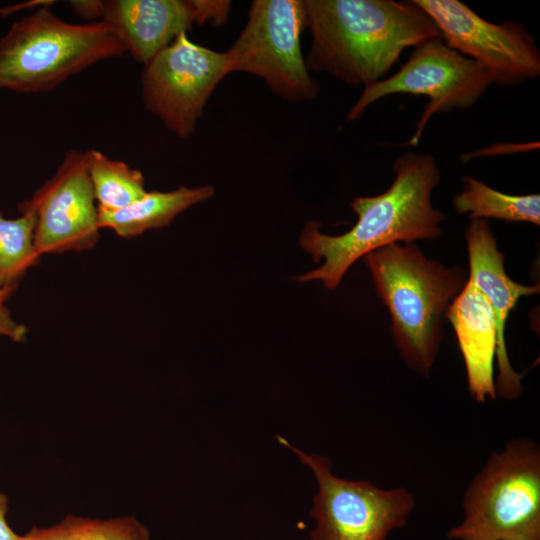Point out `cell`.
<instances>
[{"label": "cell", "instance_id": "277c9868", "mask_svg": "<svg viewBox=\"0 0 540 540\" xmlns=\"http://www.w3.org/2000/svg\"><path fill=\"white\" fill-rule=\"evenodd\" d=\"M126 53L104 21L73 24L39 7L0 39V90L47 92L89 66Z\"/></svg>", "mask_w": 540, "mask_h": 540}, {"label": "cell", "instance_id": "7a4b0ae2", "mask_svg": "<svg viewBox=\"0 0 540 540\" xmlns=\"http://www.w3.org/2000/svg\"><path fill=\"white\" fill-rule=\"evenodd\" d=\"M304 6L309 72L350 86L382 80L405 49L441 38L414 0H304Z\"/></svg>", "mask_w": 540, "mask_h": 540}, {"label": "cell", "instance_id": "3957f363", "mask_svg": "<svg viewBox=\"0 0 540 540\" xmlns=\"http://www.w3.org/2000/svg\"><path fill=\"white\" fill-rule=\"evenodd\" d=\"M392 321L394 343L408 368L427 376L438 355L446 313L468 276L428 259L413 243H393L364 257Z\"/></svg>", "mask_w": 540, "mask_h": 540}, {"label": "cell", "instance_id": "4fadbf2b", "mask_svg": "<svg viewBox=\"0 0 540 540\" xmlns=\"http://www.w3.org/2000/svg\"><path fill=\"white\" fill-rule=\"evenodd\" d=\"M469 256V276L485 296L493 313L497 348L495 393L496 397L513 400L522 393L524 373L514 370L509 360L505 341V326L510 312L523 296L539 293V285H523L513 281L506 273L504 255L489 223L484 219H471L465 231Z\"/></svg>", "mask_w": 540, "mask_h": 540}, {"label": "cell", "instance_id": "e0dca14e", "mask_svg": "<svg viewBox=\"0 0 540 540\" xmlns=\"http://www.w3.org/2000/svg\"><path fill=\"white\" fill-rule=\"evenodd\" d=\"M86 165L97 206L118 210L141 199L146 193L142 172L96 149L85 151Z\"/></svg>", "mask_w": 540, "mask_h": 540}, {"label": "cell", "instance_id": "7c38bea8", "mask_svg": "<svg viewBox=\"0 0 540 540\" xmlns=\"http://www.w3.org/2000/svg\"><path fill=\"white\" fill-rule=\"evenodd\" d=\"M230 8L225 0H105L101 21L144 65L194 24H224Z\"/></svg>", "mask_w": 540, "mask_h": 540}, {"label": "cell", "instance_id": "6da1fadb", "mask_svg": "<svg viewBox=\"0 0 540 540\" xmlns=\"http://www.w3.org/2000/svg\"><path fill=\"white\" fill-rule=\"evenodd\" d=\"M393 169L395 179L385 192L351 201L358 218L347 232L331 236L320 231V222L306 223L300 246L322 264L296 277L298 282L319 280L333 290L359 258L393 243L439 237L445 216L431 202L441 178L434 157L407 151L395 160Z\"/></svg>", "mask_w": 540, "mask_h": 540}, {"label": "cell", "instance_id": "5b68a950", "mask_svg": "<svg viewBox=\"0 0 540 540\" xmlns=\"http://www.w3.org/2000/svg\"><path fill=\"white\" fill-rule=\"evenodd\" d=\"M449 540H540V447L517 438L490 455L467 486Z\"/></svg>", "mask_w": 540, "mask_h": 540}, {"label": "cell", "instance_id": "ba28073f", "mask_svg": "<svg viewBox=\"0 0 540 540\" xmlns=\"http://www.w3.org/2000/svg\"><path fill=\"white\" fill-rule=\"evenodd\" d=\"M492 84L482 65L449 48L441 38H435L414 47L407 62L395 74L365 86L346 120L360 118L369 105L388 95L426 96L429 101L406 143L417 146L434 114L471 108Z\"/></svg>", "mask_w": 540, "mask_h": 540}, {"label": "cell", "instance_id": "ac0fdd59", "mask_svg": "<svg viewBox=\"0 0 540 540\" xmlns=\"http://www.w3.org/2000/svg\"><path fill=\"white\" fill-rule=\"evenodd\" d=\"M21 540H151V536L133 516L100 520L67 515L53 526L32 527Z\"/></svg>", "mask_w": 540, "mask_h": 540}, {"label": "cell", "instance_id": "2e32d148", "mask_svg": "<svg viewBox=\"0 0 540 540\" xmlns=\"http://www.w3.org/2000/svg\"><path fill=\"white\" fill-rule=\"evenodd\" d=\"M463 189L453 198L458 214L470 219L495 218L507 222L540 224V195H509L499 192L472 176L462 178Z\"/></svg>", "mask_w": 540, "mask_h": 540}, {"label": "cell", "instance_id": "9a60e30c", "mask_svg": "<svg viewBox=\"0 0 540 540\" xmlns=\"http://www.w3.org/2000/svg\"><path fill=\"white\" fill-rule=\"evenodd\" d=\"M214 192L210 185L180 186L167 192L147 191L141 199L124 208H98L99 227L111 229L122 238L136 237L148 230L166 227L188 208L211 198Z\"/></svg>", "mask_w": 540, "mask_h": 540}, {"label": "cell", "instance_id": "8fae6325", "mask_svg": "<svg viewBox=\"0 0 540 540\" xmlns=\"http://www.w3.org/2000/svg\"><path fill=\"white\" fill-rule=\"evenodd\" d=\"M20 204L34 213L40 256L89 250L99 241L98 207L84 151L66 152L54 175Z\"/></svg>", "mask_w": 540, "mask_h": 540}, {"label": "cell", "instance_id": "7402d4cb", "mask_svg": "<svg viewBox=\"0 0 540 540\" xmlns=\"http://www.w3.org/2000/svg\"><path fill=\"white\" fill-rule=\"evenodd\" d=\"M8 503L7 496L0 491V540H21V535L15 533L7 523Z\"/></svg>", "mask_w": 540, "mask_h": 540}, {"label": "cell", "instance_id": "ffe728a7", "mask_svg": "<svg viewBox=\"0 0 540 540\" xmlns=\"http://www.w3.org/2000/svg\"><path fill=\"white\" fill-rule=\"evenodd\" d=\"M16 287L0 288V336L14 342H22L27 335V328L12 317L5 306V301L12 295Z\"/></svg>", "mask_w": 540, "mask_h": 540}, {"label": "cell", "instance_id": "603a6c76", "mask_svg": "<svg viewBox=\"0 0 540 540\" xmlns=\"http://www.w3.org/2000/svg\"><path fill=\"white\" fill-rule=\"evenodd\" d=\"M52 3H54V1L33 0V1H27L20 4H13L12 6L0 8V16L5 17L21 9H33V8H36L37 6L43 7L46 5H51Z\"/></svg>", "mask_w": 540, "mask_h": 540}, {"label": "cell", "instance_id": "d6986e66", "mask_svg": "<svg viewBox=\"0 0 540 540\" xmlns=\"http://www.w3.org/2000/svg\"><path fill=\"white\" fill-rule=\"evenodd\" d=\"M21 216L7 219L0 212V288L17 287L40 259L34 244L35 217L19 204Z\"/></svg>", "mask_w": 540, "mask_h": 540}, {"label": "cell", "instance_id": "5bb4252c", "mask_svg": "<svg viewBox=\"0 0 540 540\" xmlns=\"http://www.w3.org/2000/svg\"><path fill=\"white\" fill-rule=\"evenodd\" d=\"M446 320L456 335L471 397L479 403L495 399V322L485 296L471 280L449 306Z\"/></svg>", "mask_w": 540, "mask_h": 540}, {"label": "cell", "instance_id": "44dd1931", "mask_svg": "<svg viewBox=\"0 0 540 540\" xmlns=\"http://www.w3.org/2000/svg\"><path fill=\"white\" fill-rule=\"evenodd\" d=\"M103 3L102 0H73L69 2L75 14L87 20H93V22L101 21Z\"/></svg>", "mask_w": 540, "mask_h": 540}, {"label": "cell", "instance_id": "9c48e42d", "mask_svg": "<svg viewBox=\"0 0 540 540\" xmlns=\"http://www.w3.org/2000/svg\"><path fill=\"white\" fill-rule=\"evenodd\" d=\"M230 73L226 52L192 42L186 32L144 64L146 109L181 139L191 136L219 82Z\"/></svg>", "mask_w": 540, "mask_h": 540}, {"label": "cell", "instance_id": "8992f818", "mask_svg": "<svg viewBox=\"0 0 540 540\" xmlns=\"http://www.w3.org/2000/svg\"><path fill=\"white\" fill-rule=\"evenodd\" d=\"M277 439L310 468L317 481L309 513L316 525L310 540H386L406 525L416 505L408 489H383L369 481L340 478L332 473L327 457L307 454L286 439Z\"/></svg>", "mask_w": 540, "mask_h": 540}, {"label": "cell", "instance_id": "30bf717a", "mask_svg": "<svg viewBox=\"0 0 540 540\" xmlns=\"http://www.w3.org/2000/svg\"><path fill=\"white\" fill-rule=\"evenodd\" d=\"M414 2L433 20L443 42L482 65L493 83L515 86L540 75V51L520 22H489L458 0Z\"/></svg>", "mask_w": 540, "mask_h": 540}, {"label": "cell", "instance_id": "52a82bcc", "mask_svg": "<svg viewBox=\"0 0 540 540\" xmlns=\"http://www.w3.org/2000/svg\"><path fill=\"white\" fill-rule=\"evenodd\" d=\"M305 28L304 0H254L246 25L225 51L230 73L255 75L284 100L315 99L319 85L310 76L300 46Z\"/></svg>", "mask_w": 540, "mask_h": 540}]
</instances>
